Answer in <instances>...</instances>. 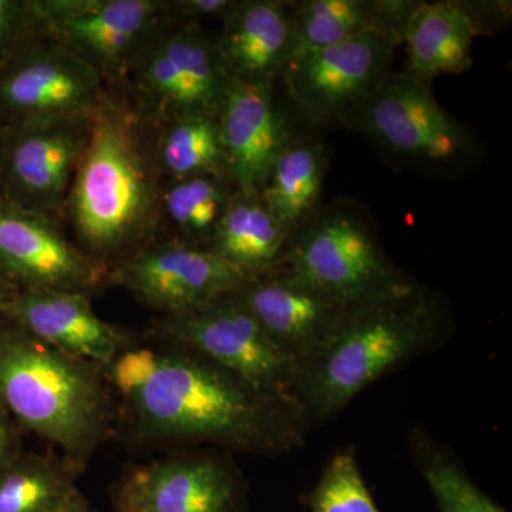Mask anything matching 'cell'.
<instances>
[{
    "label": "cell",
    "instance_id": "cell-30",
    "mask_svg": "<svg viewBox=\"0 0 512 512\" xmlns=\"http://www.w3.org/2000/svg\"><path fill=\"white\" fill-rule=\"evenodd\" d=\"M375 30L394 45H403L404 33L420 0H372Z\"/></svg>",
    "mask_w": 512,
    "mask_h": 512
},
{
    "label": "cell",
    "instance_id": "cell-20",
    "mask_svg": "<svg viewBox=\"0 0 512 512\" xmlns=\"http://www.w3.org/2000/svg\"><path fill=\"white\" fill-rule=\"evenodd\" d=\"M483 36L466 0L423 2L404 33V74L429 84L444 74H461L473 66V45Z\"/></svg>",
    "mask_w": 512,
    "mask_h": 512
},
{
    "label": "cell",
    "instance_id": "cell-11",
    "mask_svg": "<svg viewBox=\"0 0 512 512\" xmlns=\"http://www.w3.org/2000/svg\"><path fill=\"white\" fill-rule=\"evenodd\" d=\"M396 45L377 32L291 57L279 74L313 126L345 127L367 97L392 72Z\"/></svg>",
    "mask_w": 512,
    "mask_h": 512
},
{
    "label": "cell",
    "instance_id": "cell-17",
    "mask_svg": "<svg viewBox=\"0 0 512 512\" xmlns=\"http://www.w3.org/2000/svg\"><path fill=\"white\" fill-rule=\"evenodd\" d=\"M274 84L232 80L218 117L229 177L241 194H259L272 164L296 137L276 104Z\"/></svg>",
    "mask_w": 512,
    "mask_h": 512
},
{
    "label": "cell",
    "instance_id": "cell-26",
    "mask_svg": "<svg viewBox=\"0 0 512 512\" xmlns=\"http://www.w3.org/2000/svg\"><path fill=\"white\" fill-rule=\"evenodd\" d=\"M410 456L436 501L437 512H508L468 474L456 454L429 431L412 430Z\"/></svg>",
    "mask_w": 512,
    "mask_h": 512
},
{
    "label": "cell",
    "instance_id": "cell-24",
    "mask_svg": "<svg viewBox=\"0 0 512 512\" xmlns=\"http://www.w3.org/2000/svg\"><path fill=\"white\" fill-rule=\"evenodd\" d=\"M156 160L163 181L228 174L218 117L181 114L156 126Z\"/></svg>",
    "mask_w": 512,
    "mask_h": 512
},
{
    "label": "cell",
    "instance_id": "cell-13",
    "mask_svg": "<svg viewBox=\"0 0 512 512\" xmlns=\"http://www.w3.org/2000/svg\"><path fill=\"white\" fill-rule=\"evenodd\" d=\"M92 116L53 117L9 126L0 154V200L50 215L64 207L89 141Z\"/></svg>",
    "mask_w": 512,
    "mask_h": 512
},
{
    "label": "cell",
    "instance_id": "cell-7",
    "mask_svg": "<svg viewBox=\"0 0 512 512\" xmlns=\"http://www.w3.org/2000/svg\"><path fill=\"white\" fill-rule=\"evenodd\" d=\"M151 333L195 350L259 392L301 412L295 397L298 363L276 345L237 291L191 311L160 316Z\"/></svg>",
    "mask_w": 512,
    "mask_h": 512
},
{
    "label": "cell",
    "instance_id": "cell-34",
    "mask_svg": "<svg viewBox=\"0 0 512 512\" xmlns=\"http://www.w3.org/2000/svg\"><path fill=\"white\" fill-rule=\"evenodd\" d=\"M62 512H96L93 510L92 505L89 504V501L83 497V494L80 491H77L76 494L73 495L72 500L66 504V507L63 508Z\"/></svg>",
    "mask_w": 512,
    "mask_h": 512
},
{
    "label": "cell",
    "instance_id": "cell-4",
    "mask_svg": "<svg viewBox=\"0 0 512 512\" xmlns=\"http://www.w3.org/2000/svg\"><path fill=\"white\" fill-rule=\"evenodd\" d=\"M0 403L20 429L86 470L116 434L117 402L103 367L69 355L0 316Z\"/></svg>",
    "mask_w": 512,
    "mask_h": 512
},
{
    "label": "cell",
    "instance_id": "cell-31",
    "mask_svg": "<svg viewBox=\"0 0 512 512\" xmlns=\"http://www.w3.org/2000/svg\"><path fill=\"white\" fill-rule=\"evenodd\" d=\"M237 0H175L170 2L174 22L198 23L202 19H224L234 8Z\"/></svg>",
    "mask_w": 512,
    "mask_h": 512
},
{
    "label": "cell",
    "instance_id": "cell-23",
    "mask_svg": "<svg viewBox=\"0 0 512 512\" xmlns=\"http://www.w3.org/2000/svg\"><path fill=\"white\" fill-rule=\"evenodd\" d=\"M82 468L55 454L23 451L0 470V512H62Z\"/></svg>",
    "mask_w": 512,
    "mask_h": 512
},
{
    "label": "cell",
    "instance_id": "cell-9",
    "mask_svg": "<svg viewBox=\"0 0 512 512\" xmlns=\"http://www.w3.org/2000/svg\"><path fill=\"white\" fill-rule=\"evenodd\" d=\"M117 512H252L234 454L188 447L128 468L114 485Z\"/></svg>",
    "mask_w": 512,
    "mask_h": 512
},
{
    "label": "cell",
    "instance_id": "cell-3",
    "mask_svg": "<svg viewBox=\"0 0 512 512\" xmlns=\"http://www.w3.org/2000/svg\"><path fill=\"white\" fill-rule=\"evenodd\" d=\"M453 329L450 303L419 282L346 309L332 335L299 366V409L312 429L329 423L377 380L439 349Z\"/></svg>",
    "mask_w": 512,
    "mask_h": 512
},
{
    "label": "cell",
    "instance_id": "cell-15",
    "mask_svg": "<svg viewBox=\"0 0 512 512\" xmlns=\"http://www.w3.org/2000/svg\"><path fill=\"white\" fill-rule=\"evenodd\" d=\"M237 295L299 366L326 342L348 309L286 265L254 276Z\"/></svg>",
    "mask_w": 512,
    "mask_h": 512
},
{
    "label": "cell",
    "instance_id": "cell-12",
    "mask_svg": "<svg viewBox=\"0 0 512 512\" xmlns=\"http://www.w3.org/2000/svg\"><path fill=\"white\" fill-rule=\"evenodd\" d=\"M252 278L207 248L171 237L157 238L114 265L107 282L165 316L238 291Z\"/></svg>",
    "mask_w": 512,
    "mask_h": 512
},
{
    "label": "cell",
    "instance_id": "cell-18",
    "mask_svg": "<svg viewBox=\"0 0 512 512\" xmlns=\"http://www.w3.org/2000/svg\"><path fill=\"white\" fill-rule=\"evenodd\" d=\"M292 2L237 0L214 42L234 82L275 83L295 53Z\"/></svg>",
    "mask_w": 512,
    "mask_h": 512
},
{
    "label": "cell",
    "instance_id": "cell-28",
    "mask_svg": "<svg viewBox=\"0 0 512 512\" xmlns=\"http://www.w3.org/2000/svg\"><path fill=\"white\" fill-rule=\"evenodd\" d=\"M309 512H380L353 447L333 454L306 497Z\"/></svg>",
    "mask_w": 512,
    "mask_h": 512
},
{
    "label": "cell",
    "instance_id": "cell-21",
    "mask_svg": "<svg viewBox=\"0 0 512 512\" xmlns=\"http://www.w3.org/2000/svg\"><path fill=\"white\" fill-rule=\"evenodd\" d=\"M291 237L259 195L237 191L207 249L239 271L256 276L284 264Z\"/></svg>",
    "mask_w": 512,
    "mask_h": 512
},
{
    "label": "cell",
    "instance_id": "cell-35",
    "mask_svg": "<svg viewBox=\"0 0 512 512\" xmlns=\"http://www.w3.org/2000/svg\"><path fill=\"white\" fill-rule=\"evenodd\" d=\"M12 291H15V289L10 288V286L6 285L5 282L0 281V303H2L3 299H5Z\"/></svg>",
    "mask_w": 512,
    "mask_h": 512
},
{
    "label": "cell",
    "instance_id": "cell-19",
    "mask_svg": "<svg viewBox=\"0 0 512 512\" xmlns=\"http://www.w3.org/2000/svg\"><path fill=\"white\" fill-rule=\"evenodd\" d=\"M156 43L173 89L168 119L181 114L220 117L232 79L214 39L198 23L173 22Z\"/></svg>",
    "mask_w": 512,
    "mask_h": 512
},
{
    "label": "cell",
    "instance_id": "cell-6",
    "mask_svg": "<svg viewBox=\"0 0 512 512\" xmlns=\"http://www.w3.org/2000/svg\"><path fill=\"white\" fill-rule=\"evenodd\" d=\"M345 128L430 173H460L483 156L476 131L450 116L429 84L404 73L387 74Z\"/></svg>",
    "mask_w": 512,
    "mask_h": 512
},
{
    "label": "cell",
    "instance_id": "cell-22",
    "mask_svg": "<svg viewBox=\"0 0 512 512\" xmlns=\"http://www.w3.org/2000/svg\"><path fill=\"white\" fill-rule=\"evenodd\" d=\"M326 167L325 146L313 138L296 136L266 175L259 198L291 234L322 207Z\"/></svg>",
    "mask_w": 512,
    "mask_h": 512
},
{
    "label": "cell",
    "instance_id": "cell-10",
    "mask_svg": "<svg viewBox=\"0 0 512 512\" xmlns=\"http://www.w3.org/2000/svg\"><path fill=\"white\" fill-rule=\"evenodd\" d=\"M106 93L96 67L39 29L0 64V117L9 126L90 116Z\"/></svg>",
    "mask_w": 512,
    "mask_h": 512
},
{
    "label": "cell",
    "instance_id": "cell-5",
    "mask_svg": "<svg viewBox=\"0 0 512 512\" xmlns=\"http://www.w3.org/2000/svg\"><path fill=\"white\" fill-rule=\"evenodd\" d=\"M282 265L345 308L386 298L417 282L384 252L369 212L348 200L322 205L293 232Z\"/></svg>",
    "mask_w": 512,
    "mask_h": 512
},
{
    "label": "cell",
    "instance_id": "cell-8",
    "mask_svg": "<svg viewBox=\"0 0 512 512\" xmlns=\"http://www.w3.org/2000/svg\"><path fill=\"white\" fill-rule=\"evenodd\" d=\"M37 29L72 49L104 80L126 79L174 22L165 0H30Z\"/></svg>",
    "mask_w": 512,
    "mask_h": 512
},
{
    "label": "cell",
    "instance_id": "cell-1",
    "mask_svg": "<svg viewBox=\"0 0 512 512\" xmlns=\"http://www.w3.org/2000/svg\"><path fill=\"white\" fill-rule=\"evenodd\" d=\"M104 372L116 396V433L138 446L281 457L305 446L312 430L296 407L154 333L131 338Z\"/></svg>",
    "mask_w": 512,
    "mask_h": 512
},
{
    "label": "cell",
    "instance_id": "cell-25",
    "mask_svg": "<svg viewBox=\"0 0 512 512\" xmlns=\"http://www.w3.org/2000/svg\"><path fill=\"white\" fill-rule=\"evenodd\" d=\"M235 192L228 174H201L163 181L161 221L175 229L178 234L175 238L207 248Z\"/></svg>",
    "mask_w": 512,
    "mask_h": 512
},
{
    "label": "cell",
    "instance_id": "cell-33",
    "mask_svg": "<svg viewBox=\"0 0 512 512\" xmlns=\"http://www.w3.org/2000/svg\"><path fill=\"white\" fill-rule=\"evenodd\" d=\"M23 451V430L0 403V470L13 463Z\"/></svg>",
    "mask_w": 512,
    "mask_h": 512
},
{
    "label": "cell",
    "instance_id": "cell-32",
    "mask_svg": "<svg viewBox=\"0 0 512 512\" xmlns=\"http://www.w3.org/2000/svg\"><path fill=\"white\" fill-rule=\"evenodd\" d=\"M471 16L476 20L483 35H493L500 29H505L511 20V2L500 0H466Z\"/></svg>",
    "mask_w": 512,
    "mask_h": 512
},
{
    "label": "cell",
    "instance_id": "cell-27",
    "mask_svg": "<svg viewBox=\"0 0 512 512\" xmlns=\"http://www.w3.org/2000/svg\"><path fill=\"white\" fill-rule=\"evenodd\" d=\"M293 56L325 49L375 30L372 0L292 2Z\"/></svg>",
    "mask_w": 512,
    "mask_h": 512
},
{
    "label": "cell",
    "instance_id": "cell-29",
    "mask_svg": "<svg viewBox=\"0 0 512 512\" xmlns=\"http://www.w3.org/2000/svg\"><path fill=\"white\" fill-rule=\"evenodd\" d=\"M36 29L30 0H0V64Z\"/></svg>",
    "mask_w": 512,
    "mask_h": 512
},
{
    "label": "cell",
    "instance_id": "cell-16",
    "mask_svg": "<svg viewBox=\"0 0 512 512\" xmlns=\"http://www.w3.org/2000/svg\"><path fill=\"white\" fill-rule=\"evenodd\" d=\"M0 316L69 355L106 369L126 348V330L97 315L89 293L12 291L0 303Z\"/></svg>",
    "mask_w": 512,
    "mask_h": 512
},
{
    "label": "cell",
    "instance_id": "cell-14",
    "mask_svg": "<svg viewBox=\"0 0 512 512\" xmlns=\"http://www.w3.org/2000/svg\"><path fill=\"white\" fill-rule=\"evenodd\" d=\"M97 264L50 215L0 200V281L15 291L89 293L106 284Z\"/></svg>",
    "mask_w": 512,
    "mask_h": 512
},
{
    "label": "cell",
    "instance_id": "cell-2",
    "mask_svg": "<svg viewBox=\"0 0 512 512\" xmlns=\"http://www.w3.org/2000/svg\"><path fill=\"white\" fill-rule=\"evenodd\" d=\"M161 187L156 126L131 97L107 90L64 204L79 247L110 271L156 241Z\"/></svg>",
    "mask_w": 512,
    "mask_h": 512
}]
</instances>
